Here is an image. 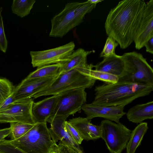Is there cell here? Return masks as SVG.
Returning <instances> with one entry per match:
<instances>
[{"mask_svg": "<svg viewBox=\"0 0 153 153\" xmlns=\"http://www.w3.org/2000/svg\"><path fill=\"white\" fill-rule=\"evenodd\" d=\"M146 4L141 0L122 1L108 14L105 24L106 33L121 48H128L134 42Z\"/></svg>", "mask_w": 153, "mask_h": 153, "instance_id": "obj_1", "label": "cell"}, {"mask_svg": "<svg viewBox=\"0 0 153 153\" xmlns=\"http://www.w3.org/2000/svg\"><path fill=\"white\" fill-rule=\"evenodd\" d=\"M153 90V85L118 80L96 86L91 103L102 106H125L138 98L149 95Z\"/></svg>", "mask_w": 153, "mask_h": 153, "instance_id": "obj_2", "label": "cell"}, {"mask_svg": "<svg viewBox=\"0 0 153 153\" xmlns=\"http://www.w3.org/2000/svg\"><path fill=\"white\" fill-rule=\"evenodd\" d=\"M96 5L88 1L67 3L60 13L51 19L49 36L62 37L82 22L85 16L91 12Z\"/></svg>", "mask_w": 153, "mask_h": 153, "instance_id": "obj_3", "label": "cell"}, {"mask_svg": "<svg viewBox=\"0 0 153 153\" xmlns=\"http://www.w3.org/2000/svg\"><path fill=\"white\" fill-rule=\"evenodd\" d=\"M5 142L22 153H50L56 145L52 140L47 123H36L25 134Z\"/></svg>", "mask_w": 153, "mask_h": 153, "instance_id": "obj_4", "label": "cell"}, {"mask_svg": "<svg viewBox=\"0 0 153 153\" xmlns=\"http://www.w3.org/2000/svg\"><path fill=\"white\" fill-rule=\"evenodd\" d=\"M96 80L82 74L76 68L59 75L50 85L32 95L30 98L58 95L79 88H90L94 85Z\"/></svg>", "mask_w": 153, "mask_h": 153, "instance_id": "obj_5", "label": "cell"}, {"mask_svg": "<svg viewBox=\"0 0 153 153\" xmlns=\"http://www.w3.org/2000/svg\"><path fill=\"white\" fill-rule=\"evenodd\" d=\"M123 76L119 80L153 85V70L142 55L135 51L124 53Z\"/></svg>", "mask_w": 153, "mask_h": 153, "instance_id": "obj_6", "label": "cell"}, {"mask_svg": "<svg viewBox=\"0 0 153 153\" xmlns=\"http://www.w3.org/2000/svg\"><path fill=\"white\" fill-rule=\"evenodd\" d=\"M101 137L105 142L111 153H121L126 148L132 131L120 122L115 123L108 120L100 125Z\"/></svg>", "mask_w": 153, "mask_h": 153, "instance_id": "obj_7", "label": "cell"}, {"mask_svg": "<svg viewBox=\"0 0 153 153\" xmlns=\"http://www.w3.org/2000/svg\"><path fill=\"white\" fill-rule=\"evenodd\" d=\"M85 88H79L70 90L59 95V98L54 110L49 118L55 116H66L80 113L86 102ZM48 118V119H49Z\"/></svg>", "mask_w": 153, "mask_h": 153, "instance_id": "obj_8", "label": "cell"}, {"mask_svg": "<svg viewBox=\"0 0 153 153\" xmlns=\"http://www.w3.org/2000/svg\"><path fill=\"white\" fill-rule=\"evenodd\" d=\"M75 44L71 42L65 45L48 50L31 51L30 54L33 67L59 63L74 51Z\"/></svg>", "mask_w": 153, "mask_h": 153, "instance_id": "obj_9", "label": "cell"}, {"mask_svg": "<svg viewBox=\"0 0 153 153\" xmlns=\"http://www.w3.org/2000/svg\"><path fill=\"white\" fill-rule=\"evenodd\" d=\"M33 102L32 98L15 101L5 109L0 111V123L22 122L35 124L31 113Z\"/></svg>", "mask_w": 153, "mask_h": 153, "instance_id": "obj_10", "label": "cell"}, {"mask_svg": "<svg viewBox=\"0 0 153 153\" xmlns=\"http://www.w3.org/2000/svg\"><path fill=\"white\" fill-rule=\"evenodd\" d=\"M153 37V0L146 3L134 42L136 49L140 50Z\"/></svg>", "mask_w": 153, "mask_h": 153, "instance_id": "obj_11", "label": "cell"}, {"mask_svg": "<svg viewBox=\"0 0 153 153\" xmlns=\"http://www.w3.org/2000/svg\"><path fill=\"white\" fill-rule=\"evenodd\" d=\"M124 107L123 105L102 106L91 103H85L82 109L86 115V118L90 121L95 117H101L118 123L126 114L124 111Z\"/></svg>", "mask_w": 153, "mask_h": 153, "instance_id": "obj_12", "label": "cell"}, {"mask_svg": "<svg viewBox=\"0 0 153 153\" xmlns=\"http://www.w3.org/2000/svg\"><path fill=\"white\" fill-rule=\"evenodd\" d=\"M59 75L36 80H23L14 90L15 101L30 98L32 95L50 85Z\"/></svg>", "mask_w": 153, "mask_h": 153, "instance_id": "obj_13", "label": "cell"}, {"mask_svg": "<svg viewBox=\"0 0 153 153\" xmlns=\"http://www.w3.org/2000/svg\"><path fill=\"white\" fill-rule=\"evenodd\" d=\"M68 117L66 116H55L48 119L47 122L49 123L51 125V128L48 129L51 138L56 143L60 140L62 143L83 153L79 145L74 141L65 129V123Z\"/></svg>", "mask_w": 153, "mask_h": 153, "instance_id": "obj_14", "label": "cell"}, {"mask_svg": "<svg viewBox=\"0 0 153 153\" xmlns=\"http://www.w3.org/2000/svg\"><path fill=\"white\" fill-rule=\"evenodd\" d=\"M59 98V95H53L38 102H33L31 113L35 124L47 123L54 110Z\"/></svg>", "mask_w": 153, "mask_h": 153, "instance_id": "obj_15", "label": "cell"}, {"mask_svg": "<svg viewBox=\"0 0 153 153\" xmlns=\"http://www.w3.org/2000/svg\"><path fill=\"white\" fill-rule=\"evenodd\" d=\"M68 122L77 131L83 140H95L101 137L100 125L92 124L86 118H73Z\"/></svg>", "mask_w": 153, "mask_h": 153, "instance_id": "obj_16", "label": "cell"}, {"mask_svg": "<svg viewBox=\"0 0 153 153\" xmlns=\"http://www.w3.org/2000/svg\"><path fill=\"white\" fill-rule=\"evenodd\" d=\"M93 68L97 70L116 76L119 79L123 75L125 63L122 56L115 54L104 57L102 61L94 65Z\"/></svg>", "mask_w": 153, "mask_h": 153, "instance_id": "obj_17", "label": "cell"}, {"mask_svg": "<svg viewBox=\"0 0 153 153\" xmlns=\"http://www.w3.org/2000/svg\"><path fill=\"white\" fill-rule=\"evenodd\" d=\"M91 51H86L79 48L74 51L64 60L59 63L61 65L59 75L72 69L86 65L87 57Z\"/></svg>", "mask_w": 153, "mask_h": 153, "instance_id": "obj_18", "label": "cell"}, {"mask_svg": "<svg viewBox=\"0 0 153 153\" xmlns=\"http://www.w3.org/2000/svg\"><path fill=\"white\" fill-rule=\"evenodd\" d=\"M128 120L135 123H140L153 118V101L136 105L129 109L126 114Z\"/></svg>", "mask_w": 153, "mask_h": 153, "instance_id": "obj_19", "label": "cell"}, {"mask_svg": "<svg viewBox=\"0 0 153 153\" xmlns=\"http://www.w3.org/2000/svg\"><path fill=\"white\" fill-rule=\"evenodd\" d=\"M93 66L91 64H87L85 66L78 67L76 69L82 74L95 80L104 82L105 83H114L118 81V78L116 76L93 69Z\"/></svg>", "mask_w": 153, "mask_h": 153, "instance_id": "obj_20", "label": "cell"}, {"mask_svg": "<svg viewBox=\"0 0 153 153\" xmlns=\"http://www.w3.org/2000/svg\"><path fill=\"white\" fill-rule=\"evenodd\" d=\"M148 127L147 123L142 122L132 131L129 140L126 148V153H134L137 148L140 145Z\"/></svg>", "mask_w": 153, "mask_h": 153, "instance_id": "obj_21", "label": "cell"}, {"mask_svg": "<svg viewBox=\"0 0 153 153\" xmlns=\"http://www.w3.org/2000/svg\"><path fill=\"white\" fill-rule=\"evenodd\" d=\"M61 65L60 64H54L38 67L31 72L24 79L36 80L46 77L59 75Z\"/></svg>", "mask_w": 153, "mask_h": 153, "instance_id": "obj_22", "label": "cell"}, {"mask_svg": "<svg viewBox=\"0 0 153 153\" xmlns=\"http://www.w3.org/2000/svg\"><path fill=\"white\" fill-rule=\"evenodd\" d=\"M35 0H14L11 8L14 14L21 17L28 15L33 8Z\"/></svg>", "mask_w": 153, "mask_h": 153, "instance_id": "obj_23", "label": "cell"}, {"mask_svg": "<svg viewBox=\"0 0 153 153\" xmlns=\"http://www.w3.org/2000/svg\"><path fill=\"white\" fill-rule=\"evenodd\" d=\"M10 124L11 130L10 134L11 140H16L21 137L31 129L35 124L22 122L12 123Z\"/></svg>", "mask_w": 153, "mask_h": 153, "instance_id": "obj_24", "label": "cell"}, {"mask_svg": "<svg viewBox=\"0 0 153 153\" xmlns=\"http://www.w3.org/2000/svg\"><path fill=\"white\" fill-rule=\"evenodd\" d=\"M15 88L12 83L8 79L0 78V105L12 94Z\"/></svg>", "mask_w": 153, "mask_h": 153, "instance_id": "obj_25", "label": "cell"}, {"mask_svg": "<svg viewBox=\"0 0 153 153\" xmlns=\"http://www.w3.org/2000/svg\"><path fill=\"white\" fill-rule=\"evenodd\" d=\"M118 43L112 37L108 36L103 49L100 54V57H106L116 54L115 49Z\"/></svg>", "mask_w": 153, "mask_h": 153, "instance_id": "obj_26", "label": "cell"}, {"mask_svg": "<svg viewBox=\"0 0 153 153\" xmlns=\"http://www.w3.org/2000/svg\"><path fill=\"white\" fill-rule=\"evenodd\" d=\"M2 10V7H0V50L5 53L7 48L8 42L4 32L1 14Z\"/></svg>", "mask_w": 153, "mask_h": 153, "instance_id": "obj_27", "label": "cell"}, {"mask_svg": "<svg viewBox=\"0 0 153 153\" xmlns=\"http://www.w3.org/2000/svg\"><path fill=\"white\" fill-rule=\"evenodd\" d=\"M65 126L66 131L68 133L74 141L78 145L80 144L83 139L77 131L69 123L66 121Z\"/></svg>", "mask_w": 153, "mask_h": 153, "instance_id": "obj_28", "label": "cell"}, {"mask_svg": "<svg viewBox=\"0 0 153 153\" xmlns=\"http://www.w3.org/2000/svg\"><path fill=\"white\" fill-rule=\"evenodd\" d=\"M53 151L57 153H84L80 152L74 148L61 142L56 145Z\"/></svg>", "mask_w": 153, "mask_h": 153, "instance_id": "obj_29", "label": "cell"}, {"mask_svg": "<svg viewBox=\"0 0 153 153\" xmlns=\"http://www.w3.org/2000/svg\"><path fill=\"white\" fill-rule=\"evenodd\" d=\"M15 101V100L14 97L13 91L12 94L5 100L0 105V111L5 109Z\"/></svg>", "mask_w": 153, "mask_h": 153, "instance_id": "obj_30", "label": "cell"}, {"mask_svg": "<svg viewBox=\"0 0 153 153\" xmlns=\"http://www.w3.org/2000/svg\"><path fill=\"white\" fill-rule=\"evenodd\" d=\"M11 130L10 127L0 129V142L10 134Z\"/></svg>", "mask_w": 153, "mask_h": 153, "instance_id": "obj_31", "label": "cell"}, {"mask_svg": "<svg viewBox=\"0 0 153 153\" xmlns=\"http://www.w3.org/2000/svg\"><path fill=\"white\" fill-rule=\"evenodd\" d=\"M144 47H146L147 52L152 54L153 53V37L150 39L146 42Z\"/></svg>", "mask_w": 153, "mask_h": 153, "instance_id": "obj_32", "label": "cell"}, {"mask_svg": "<svg viewBox=\"0 0 153 153\" xmlns=\"http://www.w3.org/2000/svg\"><path fill=\"white\" fill-rule=\"evenodd\" d=\"M103 0H89L88 1V2L90 3L95 4H97V3L101 2Z\"/></svg>", "mask_w": 153, "mask_h": 153, "instance_id": "obj_33", "label": "cell"}, {"mask_svg": "<svg viewBox=\"0 0 153 153\" xmlns=\"http://www.w3.org/2000/svg\"><path fill=\"white\" fill-rule=\"evenodd\" d=\"M50 153H57L55 151H53L51 152Z\"/></svg>", "mask_w": 153, "mask_h": 153, "instance_id": "obj_34", "label": "cell"}, {"mask_svg": "<svg viewBox=\"0 0 153 153\" xmlns=\"http://www.w3.org/2000/svg\"><path fill=\"white\" fill-rule=\"evenodd\" d=\"M0 153H5L0 150Z\"/></svg>", "mask_w": 153, "mask_h": 153, "instance_id": "obj_35", "label": "cell"}]
</instances>
